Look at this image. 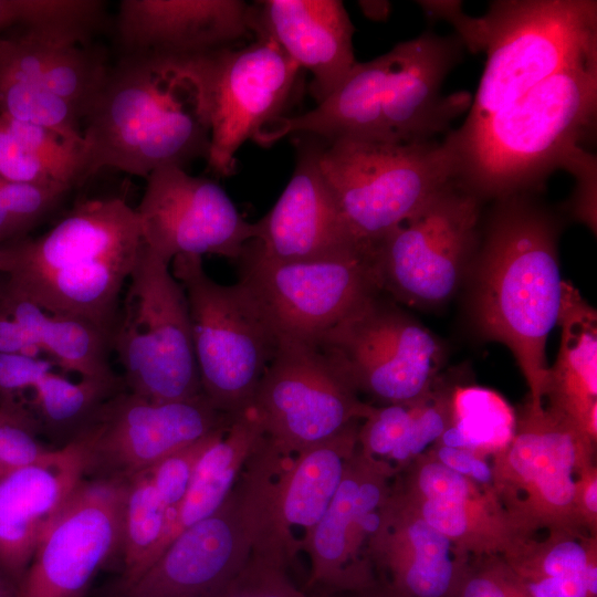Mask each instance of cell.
Returning a JSON list of instances; mask_svg holds the SVG:
<instances>
[{"instance_id": "cell-28", "label": "cell", "mask_w": 597, "mask_h": 597, "mask_svg": "<svg viewBox=\"0 0 597 597\" xmlns=\"http://www.w3.org/2000/svg\"><path fill=\"white\" fill-rule=\"evenodd\" d=\"M108 70L100 55L63 36L27 29L0 35V78L51 92L73 104L83 119Z\"/></svg>"}, {"instance_id": "cell-37", "label": "cell", "mask_w": 597, "mask_h": 597, "mask_svg": "<svg viewBox=\"0 0 597 597\" xmlns=\"http://www.w3.org/2000/svg\"><path fill=\"white\" fill-rule=\"evenodd\" d=\"M0 115L38 125L82 147V113L69 101L42 88L0 78Z\"/></svg>"}, {"instance_id": "cell-15", "label": "cell", "mask_w": 597, "mask_h": 597, "mask_svg": "<svg viewBox=\"0 0 597 597\" xmlns=\"http://www.w3.org/2000/svg\"><path fill=\"white\" fill-rule=\"evenodd\" d=\"M359 423L292 455L264 438L250 459L259 514L253 552L290 566L301 549L295 532L303 540L328 507L358 448Z\"/></svg>"}, {"instance_id": "cell-47", "label": "cell", "mask_w": 597, "mask_h": 597, "mask_svg": "<svg viewBox=\"0 0 597 597\" xmlns=\"http://www.w3.org/2000/svg\"><path fill=\"white\" fill-rule=\"evenodd\" d=\"M347 597H395L380 584L374 589L362 591V593H352ZM312 597H341L338 594L325 595V594H314Z\"/></svg>"}, {"instance_id": "cell-41", "label": "cell", "mask_w": 597, "mask_h": 597, "mask_svg": "<svg viewBox=\"0 0 597 597\" xmlns=\"http://www.w3.org/2000/svg\"><path fill=\"white\" fill-rule=\"evenodd\" d=\"M0 176L9 181L33 185H60L48 167L30 153L9 130L0 116ZM66 187V186H64ZM69 188V187H67ZM71 189V188H70Z\"/></svg>"}, {"instance_id": "cell-46", "label": "cell", "mask_w": 597, "mask_h": 597, "mask_svg": "<svg viewBox=\"0 0 597 597\" xmlns=\"http://www.w3.org/2000/svg\"><path fill=\"white\" fill-rule=\"evenodd\" d=\"M30 0H0V35L11 25H21L27 19Z\"/></svg>"}, {"instance_id": "cell-36", "label": "cell", "mask_w": 597, "mask_h": 597, "mask_svg": "<svg viewBox=\"0 0 597 597\" xmlns=\"http://www.w3.org/2000/svg\"><path fill=\"white\" fill-rule=\"evenodd\" d=\"M170 510L155 486L148 469L126 480L118 588L137 579L153 563Z\"/></svg>"}, {"instance_id": "cell-49", "label": "cell", "mask_w": 597, "mask_h": 597, "mask_svg": "<svg viewBox=\"0 0 597 597\" xmlns=\"http://www.w3.org/2000/svg\"><path fill=\"white\" fill-rule=\"evenodd\" d=\"M0 274H1V245H0ZM2 284H3V280H1V277H0V294H1V291H2Z\"/></svg>"}, {"instance_id": "cell-42", "label": "cell", "mask_w": 597, "mask_h": 597, "mask_svg": "<svg viewBox=\"0 0 597 597\" xmlns=\"http://www.w3.org/2000/svg\"><path fill=\"white\" fill-rule=\"evenodd\" d=\"M56 369L48 357L21 354H0V406L22 405L19 396L32 389L48 371Z\"/></svg>"}, {"instance_id": "cell-4", "label": "cell", "mask_w": 597, "mask_h": 597, "mask_svg": "<svg viewBox=\"0 0 597 597\" xmlns=\"http://www.w3.org/2000/svg\"><path fill=\"white\" fill-rule=\"evenodd\" d=\"M135 209L119 197L87 199L39 237L1 245L3 289L45 312L111 335L121 293L143 248Z\"/></svg>"}, {"instance_id": "cell-21", "label": "cell", "mask_w": 597, "mask_h": 597, "mask_svg": "<svg viewBox=\"0 0 597 597\" xmlns=\"http://www.w3.org/2000/svg\"><path fill=\"white\" fill-rule=\"evenodd\" d=\"M322 144L312 135L296 138L293 175L271 210L254 222L252 242L270 259L327 260L374 248L349 231L320 167Z\"/></svg>"}, {"instance_id": "cell-38", "label": "cell", "mask_w": 597, "mask_h": 597, "mask_svg": "<svg viewBox=\"0 0 597 597\" xmlns=\"http://www.w3.org/2000/svg\"><path fill=\"white\" fill-rule=\"evenodd\" d=\"M39 437L38 423L27 405L0 406V478L51 455L56 448Z\"/></svg>"}, {"instance_id": "cell-7", "label": "cell", "mask_w": 597, "mask_h": 597, "mask_svg": "<svg viewBox=\"0 0 597 597\" xmlns=\"http://www.w3.org/2000/svg\"><path fill=\"white\" fill-rule=\"evenodd\" d=\"M595 443L554 407L528 401L516 413L514 436L491 468L493 491L521 538L544 528L589 530L579 490L595 469Z\"/></svg>"}, {"instance_id": "cell-11", "label": "cell", "mask_w": 597, "mask_h": 597, "mask_svg": "<svg viewBox=\"0 0 597 597\" xmlns=\"http://www.w3.org/2000/svg\"><path fill=\"white\" fill-rule=\"evenodd\" d=\"M314 345L358 395L383 405L429 391L443 357L436 336L383 292L365 300Z\"/></svg>"}, {"instance_id": "cell-18", "label": "cell", "mask_w": 597, "mask_h": 597, "mask_svg": "<svg viewBox=\"0 0 597 597\" xmlns=\"http://www.w3.org/2000/svg\"><path fill=\"white\" fill-rule=\"evenodd\" d=\"M395 475L387 464L357 448L328 507L301 542L310 559L307 587L314 594L362 593L379 585L370 542Z\"/></svg>"}, {"instance_id": "cell-17", "label": "cell", "mask_w": 597, "mask_h": 597, "mask_svg": "<svg viewBox=\"0 0 597 597\" xmlns=\"http://www.w3.org/2000/svg\"><path fill=\"white\" fill-rule=\"evenodd\" d=\"M258 501L248 462L224 503L177 535L118 597H216L249 559Z\"/></svg>"}, {"instance_id": "cell-27", "label": "cell", "mask_w": 597, "mask_h": 597, "mask_svg": "<svg viewBox=\"0 0 597 597\" xmlns=\"http://www.w3.org/2000/svg\"><path fill=\"white\" fill-rule=\"evenodd\" d=\"M254 8L253 32L271 38L312 74L317 103L332 94L357 64L354 25L338 0H266Z\"/></svg>"}, {"instance_id": "cell-32", "label": "cell", "mask_w": 597, "mask_h": 597, "mask_svg": "<svg viewBox=\"0 0 597 597\" xmlns=\"http://www.w3.org/2000/svg\"><path fill=\"white\" fill-rule=\"evenodd\" d=\"M451 391L432 388L421 397L373 406L359 423L358 449L396 473L434 446L450 422Z\"/></svg>"}, {"instance_id": "cell-33", "label": "cell", "mask_w": 597, "mask_h": 597, "mask_svg": "<svg viewBox=\"0 0 597 597\" xmlns=\"http://www.w3.org/2000/svg\"><path fill=\"white\" fill-rule=\"evenodd\" d=\"M0 310L33 337L41 353L63 374L101 379L118 376L109 363L111 335L101 328L50 314L34 303L7 292L3 284Z\"/></svg>"}, {"instance_id": "cell-31", "label": "cell", "mask_w": 597, "mask_h": 597, "mask_svg": "<svg viewBox=\"0 0 597 597\" xmlns=\"http://www.w3.org/2000/svg\"><path fill=\"white\" fill-rule=\"evenodd\" d=\"M521 538L502 556L530 597H597L596 540L584 530Z\"/></svg>"}, {"instance_id": "cell-44", "label": "cell", "mask_w": 597, "mask_h": 597, "mask_svg": "<svg viewBox=\"0 0 597 597\" xmlns=\"http://www.w3.org/2000/svg\"><path fill=\"white\" fill-rule=\"evenodd\" d=\"M0 354H21L32 357H40L42 355L33 337L1 310Z\"/></svg>"}, {"instance_id": "cell-29", "label": "cell", "mask_w": 597, "mask_h": 597, "mask_svg": "<svg viewBox=\"0 0 597 597\" xmlns=\"http://www.w3.org/2000/svg\"><path fill=\"white\" fill-rule=\"evenodd\" d=\"M557 324L561 345L554 366L548 369L544 398L580 426L597 436V316L596 311L568 282L562 283Z\"/></svg>"}, {"instance_id": "cell-22", "label": "cell", "mask_w": 597, "mask_h": 597, "mask_svg": "<svg viewBox=\"0 0 597 597\" xmlns=\"http://www.w3.org/2000/svg\"><path fill=\"white\" fill-rule=\"evenodd\" d=\"M464 44L454 34L423 31L399 42L389 52L390 70L384 93L387 143H422L450 129L451 122L470 108L467 92L442 95L443 82L458 65Z\"/></svg>"}, {"instance_id": "cell-5", "label": "cell", "mask_w": 597, "mask_h": 597, "mask_svg": "<svg viewBox=\"0 0 597 597\" xmlns=\"http://www.w3.org/2000/svg\"><path fill=\"white\" fill-rule=\"evenodd\" d=\"M460 4H449L440 18L453 23L464 46L483 51L486 62L468 116L448 132L453 139L467 137L557 71L597 53L596 1H495L478 19Z\"/></svg>"}, {"instance_id": "cell-43", "label": "cell", "mask_w": 597, "mask_h": 597, "mask_svg": "<svg viewBox=\"0 0 597 597\" xmlns=\"http://www.w3.org/2000/svg\"><path fill=\"white\" fill-rule=\"evenodd\" d=\"M429 450L428 452L447 468L481 485L492 486V468L484 457L467 449L451 448L440 443H436Z\"/></svg>"}, {"instance_id": "cell-20", "label": "cell", "mask_w": 597, "mask_h": 597, "mask_svg": "<svg viewBox=\"0 0 597 597\" xmlns=\"http://www.w3.org/2000/svg\"><path fill=\"white\" fill-rule=\"evenodd\" d=\"M134 209L143 242L169 264L178 255L238 260L255 239L254 223L243 219L217 182L176 166L148 175Z\"/></svg>"}, {"instance_id": "cell-19", "label": "cell", "mask_w": 597, "mask_h": 597, "mask_svg": "<svg viewBox=\"0 0 597 597\" xmlns=\"http://www.w3.org/2000/svg\"><path fill=\"white\" fill-rule=\"evenodd\" d=\"M126 480L88 479L39 542L15 597H84L121 552Z\"/></svg>"}, {"instance_id": "cell-9", "label": "cell", "mask_w": 597, "mask_h": 597, "mask_svg": "<svg viewBox=\"0 0 597 597\" xmlns=\"http://www.w3.org/2000/svg\"><path fill=\"white\" fill-rule=\"evenodd\" d=\"M170 270L187 296L202 394L237 417L251 407L279 337L248 289L216 282L201 256L178 255Z\"/></svg>"}, {"instance_id": "cell-3", "label": "cell", "mask_w": 597, "mask_h": 597, "mask_svg": "<svg viewBox=\"0 0 597 597\" xmlns=\"http://www.w3.org/2000/svg\"><path fill=\"white\" fill-rule=\"evenodd\" d=\"M83 122L84 181L105 168L146 179L209 153L205 97L189 56L124 55Z\"/></svg>"}, {"instance_id": "cell-34", "label": "cell", "mask_w": 597, "mask_h": 597, "mask_svg": "<svg viewBox=\"0 0 597 597\" xmlns=\"http://www.w3.org/2000/svg\"><path fill=\"white\" fill-rule=\"evenodd\" d=\"M122 377L72 380L55 369L32 387L27 406L35 419L40 436L53 448H62L80 438L96 419L102 406L125 389Z\"/></svg>"}, {"instance_id": "cell-24", "label": "cell", "mask_w": 597, "mask_h": 597, "mask_svg": "<svg viewBox=\"0 0 597 597\" xmlns=\"http://www.w3.org/2000/svg\"><path fill=\"white\" fill-rule=\"evenodd\" d=\"M87 457L83 433L45 460L0 478V573L15 588L39 542L86 479Z\"/></svg>"}, {"instance_id": "cell-8", "label": "cell", "mask_w": 597, "mask_h": 597, "mask_svg": "<svg viewBox=\"0 0 597 597\" xmlns=\"http://www.w3.org/2000/svg\"><path fill=\"white\" fill-rule=\"evenodd\" d=\"M111 345L128 391L153 401L203 395L185 290L170 264L145 243L129 274Z\"/></svg>"}, {"instance_id": "cell-10", "label": "cell", "mask_w": 597, "mask_h": 597, "mask_svg": "<svg viewBox=\"0 0 597 597\" xmlns=\"http://www.w3.org/2000/svg\"><path fill=\"white\" fill-rule=\"evenodd\" d=\"M483 201L455 181L375 245L380 291L394 301L433 307L448 301L471 271Z\"/></svg>"}, {"instance_id": "cell-30", "label": "cell", "mask_w": 597, "mask_h": 597, "mask_svg": "<svg viewBox=\"0 0 597 597\" xmlns=\"http://www.w3.org/2000/svg\"><path fill=\"white\" fill-rule=\"evenodd\" d=\"M263 440V428L250 407L237 416L227 431L205 450L193 469L184 499L164 532L154 561L177 535L210 516L224 503Z\"/></svg>"}, {"instance_id": "cell-12", "label": "cell", "mask_w": 597, "mask_h": 597, "mask_svg": "<svg viewBox=\"0 0 597 597\" xmlns=\"http://www.w3.org/2000/svg\"><path fill=\"white\" fill-rule=\"evenodd\" d=\"M237 261L239 282L277 337L314 344L365 300L381 292L375 247L327 260L276 261L250 241Z\"/></svg>"}, {"instance_id": "cell-16", "label": "cell", "mask_w": 597, "mask_h": 597, "mask_svg": "<svg viewBox=\"0 0 597 597\" xmlns=\"http://www.w3.org/2000/svg\"><path fill=\"white\" fill-rule=\"evenodd\" d=\"M235 417L205 395L153 401L126 388L112 396L84 432L88 479L127 480L170 454L228 428Z\"/></svg>"}, {"instance_id": "cell-13", "label": "cell", "mask_w": 597, "mask_h": 597, "mask_svg": "<svg viewBox=\"0 0 597 597\" xmlns=\"http://www.w3.org/2000/svg\"><path fill=\"white\" fill-rule=\"evenodd\" d=\"M251 407L266 442L292 455L360 422L373 405L314 344L279 336Z\"/></svg>"}, {"instance_id": "cell-6", "label": "cell", "mask_w": 597, "mask_h": 597, "mask_svg": "<svg viewBox=\"0 0 597 597\" xmlns=\"http://www.w3.org/2000/svg\"><path fill=\"white\" fill-rule=\"evenodd\" d=\"M455 153L444 138L422 143L338 139L323 143L320 167L343 218L375 247L455 181Z\"/></svg>"}, {"instance_id": "cell-45", "label": "cell", "mask_w": 597, "mask_h": 597, "mask_svg": "<svg viewBox=\"0 0 597 597\" xmlns=\"http://www.w3.org/2000/svg\"><path fill=\"white\" fill-rule=\"evenodd\" d=\"M579 506L582 515L590 531L596 527L597 520V473L596 468L589 471L580 484Z\"/></svg>"}, {"instance_id": "cell-26", "label": "cell", "mask_w": 597, "mask_h": 597, "mask_svg": "<svg viewBox=\"0 0 597 597\" xmlns=\"http://www.w3.org/2000/svg\"><path fill=\"white\" fill-rule=\"evenodd\" d=\"M380 584L395 597H455L470 557L420 517L395 491L370 542Z\"/></svg>"}, {"instance_id": "cell-48", "label": "cell", "mask_w": 597, "mask_h": 597, "mask_svg": "<svg viewBox=\"0 0 597 597\" xmlns=\"http://www.w3.org/2000/svg\"><path fill=\"white\" fill-rule=\"evenodd\" d=\"M0 597H15V586L0 573Z\"/></svg>"}, {"instance_id": "cell-14", "label": "cell", "mask_w": 597, "mask_h": 597, "mask_svg": "<svg viewBox=\"0 0 597 597\" xmlns=\"http://www.w3.org/2000/svg\"><path fill=\"white\" fill-rule=\"evenodd\" d=\"M189 56L201 84L210 125L208 168L234 171L235 153L269 122L283 116L301 67L271 38Z\"/></svg>"}, {"instance_id": "cell-2", "label": "cell", "mask_w": 597, "mask_h": 597, "mask_svg": "<svg viewBox=\"0 0 597 597\" xmlns=\"http://www.w3.org/2000/svg\"><path fill=\"white\" fill-rule=\"evenodd\" d=\"M558 234L557 217L532 192L495 199L471 268L478 329L512 352L534 406L544 404L545 345L562 300Z\"/></svg>"}, {"instance_id": "cell-40", "label": "cell", "mask_w": 597, "mask_h": 597, "mask_svg": "<svg viewBox=\"0 0 597 597\" xmlns=\"http://www.w3.org/2000/svg\"><path fill=\"white\" fill-rule=\"evenodd\" d=\"M455 597H530L502 555L471 557Z\"/></svg>"}, {"instance_id": "cell-39", "label": "cell", "mask_w": 597, "mask_h": 597, "mask_svg": "<svg viewBox=\"0 0 597 597\" xmlns=\"http://www.w3.org/2000/svg\"><path fill=\"white\" fill-rule=\"evenodd\" d=\"M284 562L251 553L240 572L216 597H310L290 578Z\"/></svg>"}, {"instance_id": "cell-35", "label": "cell", "mask_w": 597, "mask_h": 597, "mask_svg": "<svg viewBox=\"0 0 597 597\" xmlns=\"http://www.w3.org/2000/svg\"><path fill=\"white\" fill-rule=\"evenodd\" d=\"M515 423L516 412L498 392L479 386L457 387L450 397V422L437 443L493 455L511 442Z\"/></svg>"}, {"instance_id": "cell-1", "label": "cell", "mask_w": 597, "mask_h": 597, "mask_svg": "<svg viewBox=\"0 0 597 597\" xmlns=\"http://www.w3.org/2000/svg\"><path fill=\"white\" fill-rule=\"evenodd\" d=\"M597 53L565 66L461 139L455 182L483 202L533 192L567 169L578 192L595 190L596 157L583 146L595 134Z\"/></svg>"}, {"instance_id": "cell-25", "label": "cell", "mask_w": 597, "mask_h": 597, "mask_svg": "<svg viewBox=\"0 0 597 597\" xmlns=\"http://www.w3.org/2000/svg\"><path fill=\"white\" fill-rule=\"evenodd\" d=\"M253 20L240 0H122L115 31L124 55L182 57L231 48Z\"/></svg>"}, {"instance_id": "cell-23", "label": "cell", "mask_w": 597, "mask_h": 597, "mask_svg": "<svg viewBox=\"0 0 597 597\" xmlns=\"http://www.w3.org/2000/svg\"><path fill=\"white\" fill-rule=\"evenodd\" d=\"M407 468L399 496L468 557L503 555L520 540L492 486L447 468L429 452Z\"/></svg>"}]
</instances>
